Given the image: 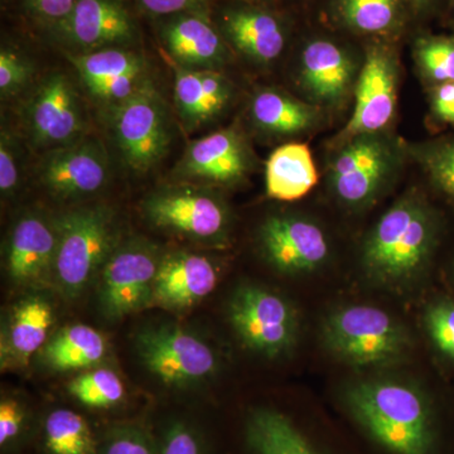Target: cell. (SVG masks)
I'll return each instance as SVG.
<instances>
[{
  "instance_id": "6da1fadb",
  "label": "cell",
  "mask_w": 454,
  "mask_h": 454,
  "mask_svg": "<svg viewBox=\"0 0 454 454\" xmlns=\"http://www.w3.org/2000/svg\"><path fill=\"white\" fill-rule=\"evenodd\" d=\"M352 422L382 454H437L438 428L423 393L399 382H361L343 396Z\"/></svg>"
},
{
  "instance_id": "7a4b0ae2",
  "label": "cell",
  "mask_w": 454,
  "mask_h": 454,
  "mask_svg": "<svg viewBox=\"0 0 454 454\" xmlns=\"http://www.w3.org/2000/svg\"><path fill=\"white\" fill-rule=\"evenodd\" d=\"M434 240L428 206L418 196H406L373 227L364 247V265L384 282L406 279L422 269Z\"/></svg>"
},
{
  "instance_id": "3957f363",
  "label": "cell",
  "mask_w": 454,
  "mask_h": 454,
  "mask_svg": "<svg viewBox=\"0 0 454 454\" xmlns=\"http://www.w3.org/2000/svg\"><path fill=\"white\" fill-rule=\"evenodd\" d=\"M328 348L357 366L384 365L405 354L409 339L393 317L375 307L337 310L325 325Z\"/></svg>"
},
{
  "instance_id": "277c9868",
  "label": "cell",
  "mask_w": 454,
  "mask_h": 454,
  "mask_svg": "<svg viewBox=\"0 0 454 454\" xmlns=\"http://www.w3.org/2000/svg\"><path fill=\"white\" fill-rule=\"evenodd\" d=\"M115 247V229L106 208H82L65 215L57 226L55 268L66 294L76 295Z\"/></svg>"
},
{
  "instance_id": "5b68a950",
  "label": "cell",
  "mask_w": 454,
  "mask_h": 454,
  "mask_svg": "<svg viewBox=\"0 0 454 454\" xmlns=\"http://www.w3.org/2000/svg\"><path fill=\"white\" fill-rule=\"evenodd\" d=\"M112 127L122 160L137 173L149 172L162 160L170 143L166 106L146 79L136 94L112 107Z\"/></svg>"
},
{
  "instance_id": "8992f818",
  "label": "cell",
  "mask_w": 454,
  "mask_h": 454,
  "mask_svg": "<svg viewBox=\"0 0 454 454\" xmlns=\"http://www.w3.org/2000/svg\"><path fill=\"white\" fill-rule=\"evenodd\" d=\"M396 149L381 133L365 134L340 145L330 164V186L348 207L375 201L396 170Z\"/></svg>"
},
{
  "instance_id": "52a82bcc",
  "label": "cell",
  "mask_w": 454,
  "mask_h": 454,
  "mask_svg": "<svg viewBox=\"0 0 454 454\" xmlns=\"http://www.w3.org/2000/svg\"><path fill=\"white\" fill-rule=\"evenodd\" d=\"M355 109L340 145L365 134L381 133L393 121L397 98V59L389 44L367 47L355 86Z\"/></svg>"
},
{
  "instance_id": "ba28073f",
  "label": "cell",
  "mask_w": 454,
  "mask_h": 454,
  "mask_svg": "<svg viewBox=\"0 0 454 454\" xmlns=\"http://www.w3.org/2000/svg\"><path fill=\"white\" fill-rule=\"evenodd\" d=\"M230 321L247 348L278 356L294 342L297 321L292 307L279 295L245 286L230 301Z\"/></svg>"
},
{
  "instance_id": "9c48e42d",
  "label": "cell",
  "mask_w": 454,
  "mask_h": 454,
  "mask_svg": "<svg viewBox=\"0 0 454 454\" xmlns=\"http://www.w3.org/2000/svg\"><path fill=\"white\" fill-rule=\"evenodd\" d=\"M143 210L153 225L197 240H223L229 227L223 203L197 188H166L146 199Z\"/></svg>"
},
{
  "instance_id": "30bf717a",
  "label": "cell",
  "mask_w": 454,
  "mask_h": 454,
  "mask_svg": "<svg viewBox=\"0 0 454 454\" xmlns=\"http://www.w3.org/2000/svg\"><path fill=\"white\" fill-rule=\"evenodd\" d=\"M137 348L149 372L168 385L202 380L216 369L214 351L181 328L146 330L139 334Z\"/></svg>"
},
{
  "instance_id": "8fae6325",
  "label": "cell",
  "mask_w": 454,
  "mask_h": 454,
  "mask_svg": "<svg viewBox=\"0 0 454 454\" xmlns=\"http://www.w3.org/2000/svg\"><path fill=\"white\" fill-rule=\"evenodd\" d=\"M42 184L59 199L94 195L106 186L110 167L100 140L82 137L71 145L51 149L42 158Z\"/></svg>"
},
{
  "instance_id": "7c38bea8",
  "label": "cell",
  "mask_w": 454,
  "mask_h": 454,
  "mask_svg": "<svg viewBox=\"0 0 454 454\" xmlns=\"http://www.w3.org/2000/svg\"><path fill=\"white\" fill-rule=\"evenodd\" d=\"M26 122L33 143L50 151L85 137L82 103L67 77L53 74L41 83L27 106Z\"/></svg>"
},
{
  "instance_id": "4fadbf2b",
  "label": "cell",
  "mask_w": 454,
  "mask_h": 454,
  "mask_svg": "<svg viewBox=\"0 0 454 454\" xmlns=\"http://www.w3.org/2000/svg\"><path fill=\"white\" fill-rule=\"evenodd\" d=\"M160 264L148 245L134 243L110 254L101 279V303L106 315L121 318L148 303Z\"/></svg>"
},
{
  "instance_id": "5bb4252c",
  "label": "cell",
  "mask_w": 454,
  "mask_h": 454,
  "mask_svg": "<svg viewBox=\"0 0 454 454\" xmlns=\"http://www.w3.org/2000/svg\"><path fill=\"white\" fill-rule=\"evenodd\" d=\"M253 168V155L238 128H226L191 143L173 169L178 177L232 186Z\"/></svg>"
},
{
  "instance_id": "9a60e30c",
  "label": "cell",
  "mask_w": 454,
  "mask_h": 454,
  "mask_svg": "<svg viewBox=\"0 0 454 454\" xmlns=\"http://www.w3.org/2000/svg\"><path fill=\"white\" fill-rule=\"evenodd\" d=\"M265 258L286 274L309 273L330 255L327 236L313 221L300 216H271L259 231Z\"/></svg>"
},
{
  "instance_id": "2e32d148",
  "label": "cell",
  "mask_w": 454,
  "mask_h": 454,
  "mask_svg": "<svg viewBox=\"0 0 454 454\" xmlns=\"http://www.w3.org/2000/svg\"><path fill=\"white\" fill-rule=\"evenodd\" d=\"M356 65L345 47L330 38H313L300 57V85L310 104L339 106L354 89Z\"/></svg>"
},
{
  "instance_id": "e0dca14e",
  "label": "cell",
  "mask_w": 454,
  "mask_h": 454,
  "mask_svg": "<svg viewBox=\"0 0 454 454\" xmlns=\"http://www.w3.org/2000/svg\"><path fill=\"white\" fill-rule=\"evenodd\" d=\"M57 28L82 53L128 43L136 33L133 18L121 0H77L70 16Z\"/></svg>"
},
{
  "instance_id": "ac0fdd59",
  "label": "cell",
  "mask_w": 454,
  "mask_h": 454,
  "mask_svg": "<svg viewBox=\"0 0 454 454\" xmlns=\"http://www.w3.org/2000/svg\"><path fill=\"white\" fill-rule=\"evenodd\" d=\"M164 49L181 67L217 70L229 61L225 38L207 14L182 13L172 16L160 29Z\"/></svg>"
},
{
  "instance_id": "d6986e66",
  "label": "cell",
  "mask_w": 454,
  "mask_h": 454,
  "mask_svg": "<svg viewBox=\"0 0 454 454\" xmlns=\"http://www.w3.org/2000/svg\"><path fill=\"white\" fill-rule=\"evenodd\" d=\"M221 35L240 55L256 65L273 64L286 44V25L267 9L241 5L221 18Z\"/></svg>"
},
{
  "instance_id": "ffe728a7",
  "label": "cell",
  "mask_w": 454,
  "mask_h": 454,
  "mask_svg": "<svg viewBox=\"0 0 454 454\" xmlns=\"http://www.w3.org/2000/svg\"><path fill=\"white\" fill-rule=\"evenodd\" d=\"M244 438L250 454H339L294 418L277 409L249 411Z\"/></svg>"
},
{
  "instance_id": "44dd1931",
  "label": "cell",
  "mask_w": 454,
  "mask_h": 454,
  "mask_svg": "<svg viewBox=\"0 0 454 454\" xmlns=\"http://www.w3.org/2000/svg\"><path fill=\"white\" fill-rule=\"evenodd\" d=\"M217 271L207 258L197 254L173 253L160 260L153 298L169 309H188L210 295Z\"/></svg>"
},
{
  "instance_id": "7402d4cb",
  "label": "cell",
  "mask_w": 454,
  "mask_h": 454,
  "mask_svg": "<svg viewBox=\"0 0 454 454\" xmlns=\"http://www.w3.org/2000/svg\"><path fill=\"white\" fill-rule=\"evenodd\" d=\"M249 114L253 124L271 137L301 136L312 130L319 121L318 106L271 88L255 91Z\"/></svg>"
},
{
  "instance_id": "603a6c76",
  "label": "cell",
  "mask_w": 454,
  "mask_h": 454,
  "mask_svg": "<svg viewBox=\"0 0 454 454\" xmlns=\"http://www.w3.org/2000/svg\"><path fill=\"white\" fill-rule=\"evenodd\" d=\"M57 231L43 219L29 215L18 221L12 231L8 268L17 282L35 279L55 262Z\"/></svg>"
},
{
  "instance_id": "cb8c5ba5",
  "label": "cell",
  "mask_w": 454,
  "mask_h": 454,
  "mask_svg": "<svg viewBox=\"0 0 454 454\" xmlns=\"http://www.w3.org/2000/svg\"><path fill=\"white\" fill-rule=\"evenodd\" d=\"M317 182L318 173L309 145L286 143L269 157L265 166V186L271 199L298 201L309 195Z\"/></svg>"
},
{
  "instance_id": "d4e9b609",
  "label": "cell",
  "mask_w": 454,
  "mask_h": 454,
  "mask_svg": "<svg viewBox=\"0 0 454 454\" xmlns=\"http://www.w3.org/2000/svg\"><path fill=\"white\" fill-rule=\"evenodd\" d=\"M405 7V0H333L334 14L346 28L376 37L402 28Z\"/></svg>"
},
{
  "instance_id": "484cf974",
  "label": "cell",
  "mask_w": 454,
  "mask_h": 454,
  "mask_svg": "<svg viewBox=\"0 0 454 454\" xmlns=\"http://www.w3.org/2000/svg\"><path fill=\"white\" fill-rule=\"evenodd\" d=\"M106 340L94 328L71 325L50 340L44 357L57 370L82 369L98 363L106 355Z\"/></svg>"
},
{
  "instance_id": "4316f807",
  "label": "cell",
  "mask_w": 454,
  "mask_h": 454,
  "mask_svg": "<svg viewBox=\"0 0 454 454\" xmlns=\"http://www.w3.org/2000/svg\"><path fill=\"white\" fill-rule=\"evenodd\" d=\"M52 322V309L46 301L33 297L23 301L14 313L9 331L14 354L27 363L46 342Z\"/></svg>"
},
{
  "instance_id": "83f0119b",
  "label": "cell",
  "mask_w": 454,
  "mask_h": 454,
  "mask_svg": "<svg viewBox=\"0 0 454 454\" xmlns=\"http://www.w3.org/2000/svg\"><path fill=\"white\" fill-rule=\"evenodd\" d=\"M86 88L125 74L145 73V59L131 51L107 47L71 56Z\"/></svg>"
},
{
  "instance_id": "f1b7e54d",
  "label": "cell",
  "mask_w": 454,
  "mask_h": 454,
  "mask_svg": "<svg viewBox=\"0 0 454 454\" xmlns=\"http://www.w3.org/2000/svg\"><path fill=\"white\" fill-rule=\"evenodd\" d=\"M47 448L52 454H91V430L85 419L68 409L52 411L44 426Z\"/></svg>"
},
{
  "instance_id": "f546056e",
  "label": "cell",
  "mask_w": 454,
  "mask_h": 454,
  "mask_svg": "<svg viewBox=\"0 0 454 454\" xmlns=\"http://www.w3.org/2000/svg\"><path fill=\"white\" fill-rule=\"evenodd\" d=\"M175 101L182 121L196 128L219 115L220 109L203 91L199 71L175 66Z\"/></svg>"
},
{
  "instance_id": "4dcf8cb0",
  "label": "cell",
  "mask_w": 454,
  "mask_h": 454,
  "mask_svg": "<svg viewBox=\"0 0 454 454\" xmlns=\"http://www.w3.org/2000/svg\"><path fill=\"white\" fill-rule=\"evenodd\" d=\"M414 57L424 79L433 86L454 82V38L424 35L415 42Z\"/></svg>"
},
{
  "instance_id": "1f68e13d",
  "label": "cell",
  "mask_w": 454,
  "mask_h": 454,
  "mask_svg": "<svg viewBox=\"0 0 454 454\" xmlns=\"http://www.w3.org/2000/svg\"><path fill=\"white\" fill-rule=\"evenodd\" d=\"M68 390L82 404L92 408H109L124 396V387L112 370L98 369L79 376L68 385Z\"/></svg>"
},
{
  "instance_id": "d6a6232c",
  "label": "cell",
  "mask_w": 454,
  "mask_h": 454,
  "mask_svg": "<svg viewBox=\"0 0 454 454\" xmlns=\"http://www.w3.org/2000/svg\"><path fill=\"white\" fill-rule=\"evenodd\" d=\"M414 152L432 184L454 201V138L434 140Z\"/></svg>"
},
{
  "instance_id": "836d02e7",
  "label": "cell",
  "mask_w": 454,
  "mask_h": 454,
  "mask_svg": "<svg viewBox=\"0 0 454 454\" xmlns=\"http://www.w3.org/2000/svg\"><path fill=\"white\" fill-rule=\"evenodd\" d=\"M430 339L442 354L454 360V301H439L426 313Z\"/></svg>"
},
{
  "instance_id": "e575fe53",
  "label": "cell",
  "mask_w": 454,
  "mask_h": 454,
  "mask_svg": "<svg viewBox=\"0 0 454 454\" xmlns=\"http://www.w3.org/2000/svg\"><path fill=\"white\" fill-rule=\"evenodd\" d=\"M32 66L20 53L9 49L0 52V95L2 98L16 97L28 85Z\"/></svg>"
},
{
  "instance_id": "d590c367",
  "label": "cell",
  "mask_w": 454,
  "mask_h": 454,
  "mask_svg": "<svg viewBox=\"0 0 454 454\" xmlns=\"http://www.w3.org/2000/svg\"><path fill=\"white\" fill-rule=\"evenodd\" d=\"M146 80L145 73L125 74L89 88L90 94L107 106L115 107L138 91Z\"/></svg>"
},
{
  "instance_id": "8d00e7d4",
  "label": "cell",
  "mask_w": 454,
  "mask_h": 454,
  "mask_svg": "<svg viewBox=\"0 0 454 454\" xmlns=\"http://www.w3.org/2000/svg\"><path fill=\"white\" fill-rule=\"evenodd\" d=\"M20 157L13 137L3 129L0 137V191L8 196L17 190L20 184Z\"/></svg>"
},
{
  "instance_id": "74e56055",
  "label": "cell",
  "mask_w": 454,
  "mask_h": 454,
  "mask_svg": "<svg viewBox=\"0 0 454 454\" xmlns=\"http://www.w3.org/2000/svg\"><path fill=\"white\" fill-rule=\"evenodd\" d=\"M152 16H177L182 13L207 14L211 0H136Z\"/></svg>"
},
{
  "instance_id": "f35d334b",
  "label": "cell",
  "mask_w": 454,
  "mask_h": 454,
  "mask_svg": "<svg viewBox=\"0 0 454 454\" xmlns=\"http://www.w3.org/2000/svg\"><path fill=\"white\" fill-rule=\"evenodd\" d=\"M76 3L77 0H25L33 17L56 27L70 16Z\"/></svg>"
},
{
  "instance_id": "ab89813d",
  "label": "cell",
  "mask_w": 454,
  "mask_h": 454,
  "mask_svg": "<svg viewBox=\"0 0 454 454\" xmlns=\"http://www.w3.org/2000/svg\"><path fill=\"white\" fill-rule=\"evenodd\" d=\"M103 454H153L148 441L137 430H122L109 439Z\"/></svg>"
},
{
  "instance_id": "60d3db41",
  "label": "cell",
  "mask_w": 454,
  "mask_h": 454,
  "mask_svg": "<svg viewBox=\"0 0 454 454\" xmlns=\"http://www.w3.org/2000/svg\"><path fill=\"white\" fill-rule=\"evenodd\" d=\"M162 454H203L199 439L192 430L182 424H175L164 439Z\"/></svg>"
},
{
  "instance_id": "b9f144b4",
  "label": "cell",
  "mask_w": 454,
  "mask_h": 454,
  "mask_svg": "<svg viewBox=\"0 0 454 454\" xmlns=\"http://www.w3.org/2000/svg\"><path fill=\"white\" fill-rule=\"evenodd\" d=\"M430 110L435 121L454 127V82L433 86Z\"/></svg>"
},
{
  "instance_id": "7bdbcfd3",
  "label": "cell",
  "mask_w": 454,
  "mask_h": 454,
  "mask_svg": "<svg viewBox=\"0 0 454 454\" xmlns=\"http://www.w3.org/2000/svg\"><path fill=\"white\" fill-rule=\"evenodd\" d=\"M23 419H25V414L16 402L12 400L2 402L0 404V444L2 446H5L20 434Z\"/></svg>"
},
{
  "instance_id": "ee69618b",
  "label": "cell",
  "mask_w": 454,
  "mask_h": 454,
  "mask_svg": "<svg viewBox=\"0 0 454 454\" xmlns=\"http://www.w3.org/2000/svg\"><path fill=\"white\" fill-rule=\"evenodd\" d=\"M406 5L411 7L415 12H423L430 7L433 0H405Z\"/></svg>"
}]
</instances>
